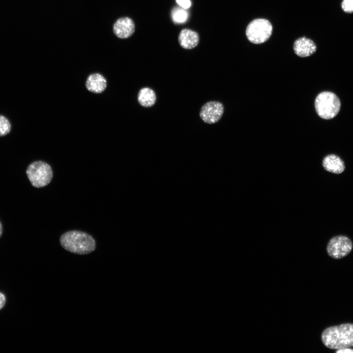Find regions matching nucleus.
Listing matches in <instances>:
<instances>
[{
  "label": "nucleus",
  "mask_w": 353,
  "mask_h": 353,
  "mask_svg": "<svg viewBox=\"0 0 353 353\" xmlns=\"http://www.w3.org/2000/svg\"><path fill=\"white\" fill-rule=\"evenodd\" d=\"M322 166L328 172L339 174L345 169L344 161L338 156L330 154L326 155L322 161Z\"/></svg>",
  "instance_id": "obj_10"
},
{
  "label": "nucleus",
  "mask_w": 353,
  "mask_h": 353,
  "mask_svg": "<svg viewBox=\"0 0 353 353\" xmlns=\"http://www.w3.org/2000/svg\"><path fill=\"white\" fill-rule=\"evenodd\" d=\"M87 89L95 93L102 92L106 87V80L101 74H93L87 78L86 83Z\"/></svg>",
  "instance_id": "obj_12"
},
{
  "label": "nucleus",
  "mask_w": 353,
  "mask_h": 353,
  "mask_svg": "<svg viewBox=\"0 0 353 353\" xmlns=\"http://www.w3.org/2000/svg\"><path fill=\"white\" fill-rule=\"evenodd\" d=\"M293 49L298 56L305 57L314 54L317 47L313 41L303 37L298 38L294 42Z\"/></svg>",
  "instance_id": "obj_9"
},
{
  "label": "nucleus",
  "mask_w": 353,
  "mask_h": 353,
  "mask_svg": "<svg viewBox=\"0 0 353 353\" xmlns=\"http://www.w3.org/2000/svg\"><path fill=\"white\" fill-rule=\"evenodd\" d=\"M5 301L6 300L4 295L0 293V309H1L4 305Z\"/></svg>",
  "instance_id": "obj_18"
},
{
  "label": "nucleus",
  "mask_w": 353,
  "mask_h": 353,
  "mask_svg": "<svg viewBox=\"0 0 353 353\" xmlns=\"http://www.w3.org/2000/svg\"><path fill=\"white\" fill-rule=\"evenodd\" d=\"M353 249L351 239L345 235L334 236L329 241L327 251L328 254L334 259H340L347 256Z\"/></svg>",
  "instance_id": "obj_6"
},
{
  "label": "nucleus",
  "mask_w": 353,
  "mask_h": 353,
  "mask_svg": "<svg viewBox=\"0 0 353 353\" xmlns=\"http://www.w3.org/2000/svg\"><path fill=\"white\" fill-rule=\"evenodd\" d=\"M343 10L348 13L353 12V0H343L341 3Z\"/></svg>",
  "instance_id": "obj_16"
},
{
  "label": "nucleus",
  "mask_w": 353,
  "mask_h": 353,
  "mask_svg": "<svg viewBox=\"0 0 353 353\" xmlns=\"http://www.w3.org/2000/svg\"><path fill=\"white\" fill-rule=\"evenodd\" d=\"M60 243L66 251L78 254H87L96 249L94 238L86 232L77 230L64 233L60 238Z\"/></svg>",
  "instance_id": "obj_2"
},
{
  "label": "nucleus",
  "mask_w": 353,
  "mask_h": 353,
  "mask_svg": "<svg viewBox=\"0 0 353 353\" xmlns=\"http://www.w3.org/2000/svg\"><path fill=\"white\" fill-rule=\"evenodd\" d=\"M26 174L32 185L36 188L47 186L53 176L50 166L43 161H36L29 164Z\"/></svg>",
  "instance_id": "obj_4"
},
{
  "label": "nucleus",
  "mask_w": 353,
  "mask_h": 353,
  "mask_svg": "<svg viewBox=\"0 0 353 353\" xmlns=\"http://www.w3.org/2000/svg\"><path fill=\"white\" fill-rule=\"evenodd\" d=\"M134 31V23L133 20L128 17H122L118 19L113 25L114 34L121 39L130 37Z\"/></svg>",
  "instance_id": "obj_8"
},
{
  "label": "nucleus",
  "mask_w": 353,
  "mask_h": 353,
  "mask_svg": "<svg viewBox=\"0 0 353 353\" xmlns=\"http://www.w3.org/2000/svg\"><path fill=\"white\" fill-rule=\"evenodd\" d=\"M273 30L271 23L265 19H256L252 21L246 30V36L251 42L258 44L267 41Z\"/></svg>",
  "instance_id": "obj_5"
},
{
  "label": "nucleus",
  "mask_w": 353,
  "mask_h": 353,
  "mask_svg": "<svg viewBox=\"0 0 353 353\" xmlns=\"http://www.w3.org/2000/svg\"><path fill=\"white\" fill-rule=\"evenodd\" d=\"M11 130V125L4 116L0 115V137L7 135Z\"/></svg>",
  "instance_id": "obj_14"
},
{
  "label": "nucleus",
  "mask_w": 353,
  "mask_h": 353,
  "mask_svg": "<svg viewBox=\"0 0 353 353\" xmlns=\"http://www.w3.org/2000/svg\"><path fill=\"white\" fill-rule=\"evenodd\" d=\"M321 339L324 345L330 349L353 347V324L347 323L328 328L322 332Z\"/></svg>",
  "instance_id": "obj_1"
},
{
  "label": "nucleus",
  "mask_w": 353,
  "mask_h": 353,
  "mask_svg": "<svg viewBox=\"0 0 353 353\" xmlns=\"http://www.w3.org/2000/svg\"><path fill=\"white\" fill-rule=\"evenodd\" d=\"M2 225H1V223H0V237L1 235V234H2Z\"/></svg>",
  "instance_id": "obj_20"
},
{
  "label": "nucleus",
  "mask_w": 353,
  "mask_h": 353,
  "mask_svg": "<svg viewBox=\"0 0 353 353\" xmlns=\"http://www.w3.org/2000/svg\"><path fill=\"white\" fill-rule=\"evenodd\" d=\"M172 18L175 23H184L188 18V13L183 9L176 8L172 12Z\"/></svg>",
  "instance_id": "obj_15"
},
{
  "label": "nucleus",
  "mask_w": 353,
  "mask_h": 353,
  "mask_svg": "<svg viewBox=\"0 0 353 353\" xmlns=\"http://www.w3.org/2000/svg\"><path fill=\"white\" fill-rule=\"evenodd\" d=\"M176 2L184 8H189L191 4L190 0H176Z\"/></svg>",
  "instance_id": "obj_17"
},
{
  "label": "nucleus",
  "mask_w": 353,
  "mask_h": 353,
  "mask_svg": "<svg viewBox=\"0 0 353 353\" xmlns=\"http://www.w3.org/2000/svg\"><path fill=\"white\" fill-rule=\"evenodd\" d=\"M336 353H353V350L349 348L337 350Z\"/></svg>",
  "instance_id": "obj_19"
},
{
  "label": "nucleus",
  "mask_w": 353,
  "mask_h": 353,
  "mask_svg": "<svg viewBox=\"0 0 353 353\" xmlns=\"http://www.w3.org/2000/svg\"><path fill=\"white\" fill-rule=\"evenodd\" d=\"M199 40L198 33L188 28L182 29L178 36L179 44L185 49L190 50L194 48L198 45Z\"/></svg>",
  "instance_id": "obj_11"
},
{
  "label": "nucleus",
  "mask_w": 353,
  "mask_h": 353,
  "mask_svg": "<svg viewBox=\"0 0 353 353\" xmlns=\"http://www.w3.org/2000/svg\"><path fill=\"white\" fill-rule=\"evenodd\" d=\"M224 107L222 103L211 101L205 103L201 108L200 116L201 119L209 124L218 122L223 116Z\"/></svg>",
  "instance_id": "obj_7"
},
{
  "label": "nucleus",
  "mask_w": 353,
  "mask_h": 353,
  "mask_svg": "<svg viewBox=\"0 0 353 353\" xmlns=\"http://www.w3.org/2000/svg\"><path fill=\"white\" fill-rule=\"evenodd\" d=\"M156 100V97L154 92L150 88H143L138 93V102L143 107H150L153 106Z\"/></svg>",
  "instance_id": "obj_13"
},
{
  "label": "nucleus",
  "mask_w": 353,
  "mask_h": 353,
  "mask_svg": "<svg viewBox=\"0 0 353 353\" xmlns=\"http://www.w3.org/2000/svg\"><path fill=\"white\" fill-rule=\"evenodd\" d=\"M314 106L318 115L325 120L335 117L340 111L341 102L333 93L324 91L316 97Z\"/></svg>",
  "instance_id": "obj_3"
}]
</instances>
